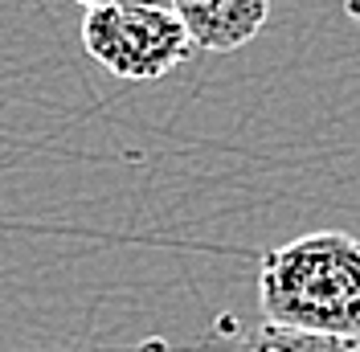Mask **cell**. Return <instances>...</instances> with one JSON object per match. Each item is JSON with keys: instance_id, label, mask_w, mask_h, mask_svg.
I'll list each match as a JSON object with an SVG mask.
<instances>
[{"instance_id": "obj_1", "label": "cell", "mask_w": 360, "mask_h": 352, "mask_svg": "<svg viewBox=\"0 0 360 352\" xmlns=\"http://www.w3.org/2000/svg\"><path fill=\"white\" fill-rule=\"evenodd\" d=\"M258 308L270 324L360 336V238L319 230L266 250L258 263Z\"/></svg>"}, {"instance_id": "obj_3", "label": "cell", "mask_w": 360, "mask_h": 352, "mask_svg": "<svg viewBox=\"0 0 360 352\" xmlns=\"http://www.w3.org/2000/svg\"><path fill=\"white\" fill-rule=\"evenodd\" d=\"M188 37L205 54H229L250 45L270 17V0H172Z\"/></svg>"}, {"instance_id": "obj_4", "label": "cell", "mask_w": 360, "mask_h": 352, "mask_svg": "<svg viewBox=\"0 0 360 352\" xmlns=\"http://www.w3.org/2000/svg\"><path fill=\"white\" fill-rule=\"evenodd\" d=\"M238 352H360V336H328L287 324H258L238 340Z\"/></svg>"}, {"instance_id": "obj_2", "label": "cell", "mask_w": 360, "mask_h": 352, "mask_svg": "<svg viewBox=\"0 0 360 352\" xmlns=\"http://www.w3.org/2000/svg\"><path fill=\"white\" fill-rule=\"evenodd\" d=\"M82 45L123 82H156L193 58L197 42L164 4H103L82 17Z\"/></svg>"}, {"instance_id": "obj_5", "label": "cell", "mask_w": 360, "mask_h": 352, "mask_svg": "<svg viewBox=\"0 0 360 352\" xmlns=\"http://www.w3.org/2000/svg\"><path fill=\"white\" fill-rule=\"evenodd\" d=\"M74 4H86V8H103V4H164V8H172V0H74Z\"/></svg>"}]
</instances>
